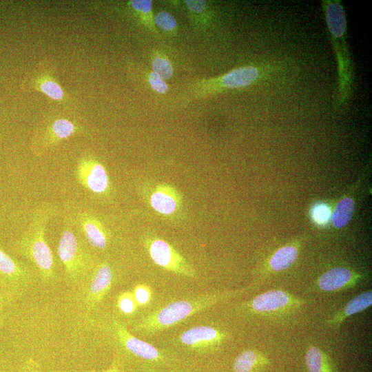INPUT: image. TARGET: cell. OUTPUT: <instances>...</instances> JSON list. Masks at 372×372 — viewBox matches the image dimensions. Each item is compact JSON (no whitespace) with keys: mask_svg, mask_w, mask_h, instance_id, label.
<instances>
[{"mask_svg":"<svg viewBox=\"0 0 372 372\" xmlns=\"http://www.w3.org/2000/svg\"><path fill=\"white\" fill-rule=\"evenodd\" d=\"M114 329L118 341L132 354L152 361L162 358L161 352L155 347L134 336L123 324L116 322Z\"/></svg>","mask_w":372,"mask_h":372,"instance_id":"cell-14","label":"cell"},{"mask_svg":"<svg viewBox=\"0 0 372 372\" xmlns=\"http://www.w3.org/2000/svg\"><path fill=\"white\" fill-rule=\"evenodd\" d=\"M312 216L316 223L324 224L328 222L331 216L330 209L325 205L318 204L313 207Z\"/></svg>","mask_w":372,"mask_h":372,"instance_id":"cell-30","label":"cell"},{"mask_svg":"<svg viewBox=\"0 0 372 372\" xmlns=\"http://www.w3.org/2000/svg\"><path fill=\"white\" fill-rule=\"evenodd\" d=\"M262 360L259 354L253 350L241 352L234 360L233 369L234 372H251Z\"/></svg>","mask_w":372,"mask_h":372,"instance_id":"cell-25","label":"cell"},{"mask_svg":"<svg viewBox=\"0 0 372 372\" xmlns=\"http://www.w3.org/2000/svg\"><path fill=\"white\" fill-rule=\"evenodd\" d=\"M322 11L335 54L338 71L337 106L349 101L353 85V66L347 42V22L345 11L340 1L324 0Z\"/></svg>","mask_w":372,"mask_h":372,"instance_id":"cell-2","label":"cell"},{"mask_svg":"<svg viewBox=\"0 0 372 372\" xmlns=\"http://www.w3.org/2000/svg\"><path fill=\"white\" fill-rule=\"evenodd\" d=\"M117 307L122 313L130 316L136 311L138 306L134 300L132 293L125 291L118 296Z\"/></svg>","mask_w":372,"mask_h":372,"instance_id":"cell-28","label":"cell"},{"mask_svg":"<svg viewBox=\"0 0 372 372\" xmlns=\"http://www.w3.org/2000/svg\"><path fill=\"white\" fill-rule=\"evenodd\" d=\"M74 176L85 190L98 198H107L113 193L109 173L96 156L85 154L81 156L77 161Z\"/></svg>","mask_w":372,"mask_h":372,"instance_id":"cell-8","label":"cell"},{"mask_svg":"<svg viewBox=\"0 0 372 372\" xmlns=\"http://www.w3.org/2000/svg\"><path fill=\"white\" fill-rule=\"evenodd\" d=\"M55 214L56 207L50 203L37 206L28 227L14 244L15 251L32 263L46 282L56 278L54 258L45 240L47 225Z\"/></svg>","mask_w":372,"mask_h":372,"instance_id":"cell-1","label":"cell"},{"mask_svg":"<svg viewBox=\"0 0 372 372\" xmlns=\"http://www.w3.org/2000/svg\"><path fill=\"white\" fill-rule=\"evenodd\" d=\"M9 300L0 287V325L3 322V311L6 302Z\"/></svg>","mask_w":372,"mask_h":372,"instance_id":"cell-31","label":"cell"},{"mask_svg":"<svg viewBox=\"0 0 372 372\" xmlns=\"http://www.w3.org/2000/svg\"><path fill=\"white\" fill-rule=\"evenodd\" d=\"M298 252L293 246H285L278 249L269 260L271 269L280 271L289 268L297 260Z\"/></svg>","mask_w":372,"mask_h":372,"instance_id":"cell-20","label":"cell"},{"mask_svg":"<svg viewBox=\"0 0 372 372\" xmlns=\"http://www.w3.org/2000/svg\"><path fill=\"white\" fill-rule=\"evenodd\" d=\"M225 338V333L215 327L197 326L183 332L179 342L191 349L203 351L220 345Z\"/></svg>","mask_w":372,"mask_h":372,"instance_id":"cell-13","label":"cell"},{"mask_svg":"<svg viewBox=\"0 0 372 372\" xmlns=\"http://www.w3.org/2000/svg\"><path fill=\"white\" fill-rule=\"evenodd\" d=\"M371 304L372 292L371 291L362 292L347 302L344 309L339 311L330 322L340 324L347 317L366 309Z\"/></svg>","mask_w":372,"mask_h":372,"instance_id":"cell-19","label":"cell"},{"mask_svg":"<svg viewBox=\"0 0 372 372\" xmlns=\"http://www.w3.org/2000/svg\"><path fill=\"white\" fill-rule=\"evenodd\" d=\"M32 279V271L0 248V287L8 300L18 295Z\"/></svg>","mask_w":372,"mask_h":372,"instance_id":"cell-10","label":"cell"},{"mask_svg":"<svg viewBox=\"0 0 372 372\" xmlns=\"http://www.w3.org/2000/svg\"><path fill=\"white\" fill-rule=\"evenodd\" d=\"M144 78L149 87L155 93L165 94L168 92L169 87L166 81L152 70L145 71Z\"/></svg>","mask_w":372,"mask_h":372,"instance_id":"cell-27","label":"cell"},{"mask_svg":"<svg viewBox=\"0 0 372 372\" xmlns=\"http://www.w3.org/2000/svg\"><path fill=\"white\" fill-rule=\"evenodd\" d=\"M25 86L30 90L40 92L54 101H63L67 97L63 88L52 74V71L47 69L37 72V74L28 80Z\"/></svg>","mask_w":372,"mask_h":372,"instance_id":"cell-15","label":"cell"},{"mask_svg":"<svg viewBox=\"0 0 372 372\" xmlns=\"http://www.w3.org/2000/svg\"><path fill=\"white\" fill-rule=\"evenodd\" d=\"M358 276L344 267H335L324 272L318 279L319 288L324 291H335L352 286Z\"/></svg>","mask_w":372,"mask_h":372,"instance_id":"cell-17","label":"cell"},{"mask_svg":"<svg viewBox=\"0 0 372 372\" xmlns=\"http://www.w3.org/2000/svg\"><path fill=\"white\" fill-rule=\"evenodd\" d=\"M291 296L281 290H271L262 293L250 302L251 309L258 313L273 312L292 304Z\"/></svg>","mask_w":372,"mask_h":372,"instance_id":"cell-16","label":"cell"},{"mask_svg":"<svg viewBox=\"0 0 372 372\" xmlns=\"http://www.w3.org/2000/svg\"><path fill=\"white\" fill-rule=\"evenodd\" d=\"M245 289L199 294L186 300L171 302L138 321L134 329L143 335H152L174 326L186 318L218 302L241 294Z\"/></svg>","mask_w":372,"mask_h":372,"instance_id":"cell-3","label":"cell"},{"mask_svg":"<svg viewBox=\"0 0 372 372\" xmlns=\"http://www.w3.org/2000/svg\"><path fill=\"white\" fill-rule=\"evenodd\" d=\"M142 241L149 256L158 266L184 277H196L194 267L165 240L147 233L143 236Z\"/></svg>","mask_w":372,"mask_h":372,"instance_id":"cell-7","label":"cell"},{"mask_svg":"<svg viewBox=\"0 0 372 372\" xmlns=\"http://www.w3.org/2000/svg\"><path fill=\"white\" fill-rule=\"evenodd\" d=\"M149 59L152 70L163 80H169L173 76L174 68L165 53L158 50H154L150 54Z\"/></svg>","mask_w":372,"mask_h":372,"instance_id":"cell-21","label":"cell"},{"mask_svg":"<svg viewBox=\"0 0 372 372\" xmlns=\"http://www.w3.org/2000/svg\"><path fill=\"white\" fill-rule=\"evenodd\" d=\"M260 74L258 68L245 65L233 69L219 76L196 80L185 86L178 96V102L186 105L229 90L243 88L255 83Z\"/></svg>","mask_w":372,"mask_h":372,"instance_id":"cell-4","label":"cell"},{"mask_svg":"<svg viewBox=\"0 0 372 372\" xmlns=\"http://www.w3.org/2000/svg\"><path fill=\"white\" fill-rule=\"evenodd\" d=\"M183 4L196 26L203 28V24H207L209 22V16L207 14L208 12L207 1L185 0L183 1Z\"/></svg>","mask_w":372,"mask_h":372,"instance_id":"cell-24","label":"cell"},{"mask_svg":"<svg viewBox=\"0 0 372 372\" xmlns=\"http://www.w3.org/2000/svg\"><path fill=\"white\" fill-rule=\"evenodd\" d=\"M132 293L138 307L147 305L151 300L152 291L146 285H137Z\"/></svg>","mask_w":372,"mask_h":372,"instance_id":"cell-29","label":"cell"},{"mask_svg":"<svg viewBox=\"0 0 372 372\" xmlns=\"http://www.w3.org/2000/svg\"><path fill=\"white\" fill-rule=\"evenodd\" d=\"M103 372H118V369L116 364H113L110 368Z\"/></svg>","mask_w":372,"mask_h":372,"instance_id":"cell-32","label":"cell"},{"mask_svg":"<svg viewBox=\"0 0 372 372\" xmlns=\"http://www.w3.org/2000/svg\"><path fill=\"white\" fill-rule=\"evenodd\" d=\"M305 363L308 372H332L326 354L316 347L307 350Z\"/></svg>","mask_w":372,"mask_h":372,"instance_id":"cell-22","label":"cell"},{"mask_svg":"<svg viewBox=\"0 0 372 372\" xmlns=\"http://www.w3.org/2000/svg\"><path fill=\"white\" fill-rule=\"evenodd\" d=\"M137 190L144 203L164 219L174 224L186 220L187 213L183 196L175 187L147 182L140 183Z\"/></svg>","mask_w":372,"mask_h":372,"instance_id":"cell-5","label":"cell"},{"mask_svg":"<svg viewBox=\"0 0 372 372\" xmlns=\"http://www.w3.org/2000/svg\"><path fill=\"white\" fill-rule=\"evenodd\" d=\"M75 220L90 245L100 250L107 247L111 240L110 232L98 216L87 211H81L76 214Z\"/></svg>","mask_w":372,"mask_h":372,"instance_id":"cell-12","label":"cell"},{"mask_svg":"<svg viewBox=\"0 0 372 372\" xmlns=\"http://www.w3.org/2000/svg\"><path fill=\"white\" fill-rule=\"evenodd\" d=\"M113 278V271L108 263L103 262L95 265L85 279L87 285L83 300L87 308H94L103 300L112 287Z\"/></svg>","mask_w":372,"mask_h":372,"instance_id":"cell-11","label":"cell"},{"mask_svg":"<svg viewBox=\"0 0 372 372\" xmlns=\"http://www.w3.org/2000/svg\"><path fill=\"white\" fill-rule=\"evenodd\" d=\"M154 23L156 28L170 36L178 33V23L176 18L167 11H160L154 15Z\"/></svg>","mask_w":372,"mask_h":372,"instance_id":"cell-26","label":"cell"},{"mask_svg":"<svg viewBox=\"0 0 372 372\" xmlns=\"http://www.w3.org/2000/svg\"><path fill=\"white\" fill-rule=\"evenodd\" d=\"M127 8L138 23L155 34L159 33L154 23L153 1L151 0H131L127 1Z\"/></svg>","mask_w":372,"mask_h":372,"instance_id":"cell-18","label":"cell"},{"mask_svg":"<svg viewBox=\"0 0 372 372\" xmlns=\"http://www.w3.org/2000/svg\"><path fill=\"white\" fill-rule=\"evenodd\" d=\"M81 132V127L68 118H52L37 131L32 138L31 149L37 156H44L63 141L80 134Z\"/></svg>","mask_w":372,"mask_h":372,"instance_id":"cell-9","label":"cell"},{"mask_svg":"<svg viewBox=\"0 0 372 372\" xmlns=\"http://www.w3.org/2000/svg\"><path fill=\"white\" fill-rule=\"evenodd\" d=\"M354 211V202L350 197L340 200L335 206L331 216L333 225L336 228L346 226L351 220Z\"/></svg>","mask_w":372,"mask_h":372,"instance_id":"cell-23","label":"cell"},{"mask_svg":"<svg viewBox=\"0 0 372 372\" xmlns=\"http://www.w3.org/2000/svg\"><path fill=\"white\" fill-rule=\"evenodd\" d=\"M65 222L57 246V254L68 278L76 283L85 280L96 265L72 228Z\"/></svg>","mask_w":372,"mask_h":372,"instance_id":"cell-6","label":"cell"}]
</instances>
